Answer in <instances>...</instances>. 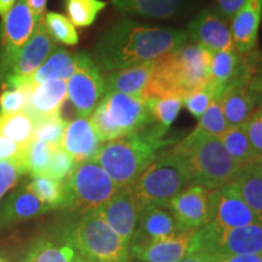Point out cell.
Segmentation results:
<instances>
[{
  "label": "cell",
  "instance_id": "obj_1",
  "mask_svg": "<svg viewBox=\"0 0 262 262\" xmlns=\"http://www.w3.org/2000/svg\"><path fill=\"white\" fill-rule=\"evenodd\" d=\"M187 32L152 27L133 19H123L98 38L95 45V62L101 71L153 61L187 41Z\"/></svg>",
  "mask_w": 262,
  "mask_h": 262
},
{
  "label": "cell",
  "instance_id": "obj_2",
  "mask_svg": "<svg viewBox=\"0 0 262 262\" xmlns=\"http://www.w3.org/2000/svg\"><path fill=\"white\" fill-rule=\"evenodd\" d=\"M212 52L201 45L182 44L155 60L143 98L185 97L210 81Z\"/></svg>",
  "mask_w": 262,
  "mask_h": 262
},
{
  "label": "cell",
  "instance_id": "obj_3",
  "mask_svg": "<svg viewBox=\"0 0 262 262\" xmlns=\"http://www.w3.org/2000/svg\"><path fill=\"white\" fill-rule=\"evenodd\" d=\"M165 135V131L150 124L130 135L108 141L101 146L93 160L118 187H125L159 156L160 149L171 143L170 140L164 139Z\"/></svg>",
  "mask_w": 262,
  "mask_h": 262
},
{
  "label": "cell",
  "instance_id": "obj_4",
  "mask_svg": "<svg viewBox=\"0 0 262 262\" xmlns=\"http://www.w3.org/2000/svg\"><path fill=\"white\" fill-rule=\"evenodd\" d=\"M173 149L187 164L192 185L203 186L209 191L229 185L242 169L225 148L220 136L202 130H193Z\"/></svg>",
  "mask_w": 262,
  "mask_h": 262
},
{
  "label": "cell",
  "instance_id": "obj_5",
  "mask_svg": "<svg viewBox=\"0 0 262 262\" xmlns=\"http://www.w3.org/2000/svg\"><path fill=\"white\" fill-rule=\"evenodd\" d=\"M73 245L89 262H129V244L96 214L71 215L55 234Z\"/></svg>",
  "mask_w": 262,
  "mask_h": 262
},
{
  "label": "cell",
  "instance_id": "obj_6",
  "mask_svg": "<svg viewBox=\"0 0 262 262\" xmlns=\"http://www.w3.org/2000/svg\"><path fill=\"white\" fill-rule=\"evenodd\" d=\"M192 185L187 164L178 150L158 156L130 185L140 211L146 206H168L173 196Z\"/></svg>",
  "mask_w": 262,
  "mask_h": 262
},
{
  "label": "cell",
  "instance_id": "obj_7",
  "mask_svg": "<svg viewBox=\"0 0 262 262\" xmlns=\"http://www.w3.org/2000/svg\"><path fill=\"white\" fill-rule=\"evenodd\" d=\"M97 136L102 142L120 139L153 124L149 98L122 93H106L91 114Z\"/></svg>",
  "mask_w": 262,
  "mask_h": 262
},
{
  "label": "cell",
  "instance_id": "obj_8",
  "mask_svg": "<svg viewBox=\"0 0 262 262\" xmlns=\"http://www.w3.org/2000/svg\"><path fill=\"white\" fill-rule=\"evenodd\" d=\"M62 183L63 202L60 209L71 215L96 211L119 189L94 160L75 164L74 169Z\"/></svg>",
  "mask_w": 262,
  "mask_h": 262
},
{
  "label": "cell",
  "instance_id": "obj_9",
  "mask_svg": "<svg viewBox=\"0 0 262 262\" xmlns=\"http://www.w3.org/2000/svg\"><path fill=\"white\" fill-rule=\"evenodd\" d=\"M203 253L219 258L232 255L262 254V222L220 229L206 224L195 231L187 254Z\"/></svg>",
  "mask_w": 262,
  "mask_h": 262
},
{
  "label": "cell",
  "instance_id": "obj_10",
  "mask_svg": "<svg viewBox=\"0 0 262 262\" xmlns=\"http://www.w3.org/2000/svg\"><path fill=\"white\" fill-rule=\"evenodd\" d=\"M37 24L27 0H17L3 16L0 25V85L4 83L18 52L32 37Z\"/></svg>",
  "mask_w": 262,
  "mask_h": 262
},
{
  "label": "cell",
  "instance_id": "obj_11",
  "mask_svg": "<svg viewBox=\"0 0 262 262\" xmlns=\"http://www.w3.org/2000/svg\"><path fill=\"white\" fill-rule=\"evenodd\" d=\"M104 94V78L96 62L90 55L79 52L75 70L67 80V97L78 117L89 118Z\"/></svg>",
  "mask_w": 262,
  "mask_h": 262
},
{
  "label": "cell",
  "instance_id": "obj_12",
  "mask_svg": "<svg viewBox=\"0 0 262 262\" xmlns=\"http://www.w3.org/2000/svg\"><path fill=\"white\" fill-rule=\"evenodd\" d=\"M55 48L56 45L49 37L44 26V18H41L35 26L32 37L18 52L2 86L5 89H11V88L28 85L29 78L40 67L42 62L47 60Z\"/></svg>",
  "mask_w": 262,
  "mask_h": 262
},
{
  "label": "cell",
  "instance_id": "obj_13",
  "mask_svg": "<svg viewBox=\"0 0 262 262\" xmlns=\"http://www.w3.org/2000/svg\"><path fill=\"white\" fill-rule=\"evenodd\" d=\"M255 222L260 221L231 183L209 192L208 224L220 229H229Z\"/></svg>",
  "mask_w": 262,
  "mask_h": 262
},
{
  "label": "cell",
  "instance_id": "obj_14",
  "mask_svg": "<svg viewBox=\"0 0 262 262\" xmlns=\"http://www.w3.org/2000/svg\"><path fill=\"white\" fill-rule=\"evenodd\" d=\"M96 214L130 245L140 215L139 204L130 185L118 189L110 201L97 209Z\"/></svg>",
  "mask_w": 262,
  "mask_h": 262
},
{
  "label": "cell",
  "instance_id": "obj_15",
  "mask_svg": "<svg viewBox=\"0 0 262 262\" xmlns=\"http://www.w3.org/2000/svg\"><path fill=\"white\" fill-rule=\"evenodd\" d=\"M231 22L226 21L217 10L206 9L189 24L187 37L194 44L201 45L211 52L234 49L232 39Z\"/></svg>",
  "mask_w": 262,
  "mask_h": 262
},
{
  "label": "cell",
  "instance_id": "obj_16",
  "mask_svg": "<svg viewBox=\"0 0 262 262\" xmlns=\"http://www.w3.org/2000/svg\"><path fill=\"white\" fill-rule=\"evenodd\" d=\"M181 233L178 221L168 206H146L140 211L135 233L131 238V247H143L175 237Z\"/></svg>",
  "mask_w": 262,
  "mask_h": 262
},
{
  "label": "cell",
  "instance_id": "obj_17",
  "mask_svg": "<svg viewBox=\"0 0 262 262\" xmlns=\"http://www.w3.org/2000/svg\"><path fill=\"white\" fill-rule=\"evenodd\" d=\"M209 189L199 185H189L169 202L168 208L178 221L181 232L198 229L208 224Z\"/></svg>",
  "mask_w": 262,
  "mask_h": 262
},
{
  "label": "cell",
  "instance_id": "obj_18",
  "mask_svg": "<svg viewBox=\"0 0 262 262\" xmlns=\"http://www.w3.org/2000/svg\"><path fill=\"white\" fill-rule=\"evenodd\" d=\"M102 143L90 120L78 117L67 123L60 146L73 157L75 163H81L93 160Z\"/></svg>",
  "mask_w": 262,
  "mask_h": 262
},
{
  "label": "cell",
  "instance_id": "obj_19",
  "mask_svg": "<svg viewBox=\"0 0 262 262\" xmlns=\"http://www.w3.org/2000/svg\"><path fill=\"white\" fill-rule=\"evenodd\" d=\"M262 17V0H248L231 21L234 49L241 54L256 51L257 35Z\"/></svg>",
  "mask_w": 262,
  "mask_h": 262
},
{
  "label": "cell",
  "instance_id": "obj_20",
  "mask_svg": "<svg viewBox=\"0 0 262 262\" xmlns=\"http://www.w3.org/2000/svg\"><path fill=\"white\" fill-rule=\"evenodd\" d=\"M66 98H67V81H44L33 86L25 112L29 114L34 122L42 118L56 116L60 114Z\"/></svg>",
  "mask_w": 262,
  "mask_h": 262
},
{
  "label": "cell",
  "instance_id": "obj_21",
  "mask_svg": "<svg viewBox=\"0 0 262 262\" xmlns=\"http://www.w3.org/2000/svg\"><path fill=\"white\" fill-rule=\"evenodd\" d=\"M51 208L41 202L26 187L10 194L0 208V229L37 217L50 211Z\"/></svg>",
  "mask_w": 262,
  "mask_h": 262
},
{
  "label": "cell",
  "instance_id": "obj_22",
  "mask_svg": "<svg viewBox=\"0 0 262 262\" xmlns=\"http://www.w3.org/2000/svg\"><path fill=\"white\" fill-rule=\"evenodd\" d=\"M196 229L181 232L175 237L163 239L143 247L129 248L130 256L141 262H178L187 255L192 237Z\"/></svg>",
  "mask_w": 262,
  "mask_h": 262
},
{
  "label": "cell",
  "instance_id": "obj_23",
  "mask_svg": "<svg viewBox=\"0 0 262 262\" xmlns=\"http://www.w3.org/2000/svg\"><path fill=\"white\" fill-rule=\"evenodd\" d=\"M153 67H155V60L108 72L104 78L106 93L116 91V93L143 98V94L152 77Z\"/></svg>",
  "mask_w": 262,
  "mask_h": 262
},
{
  "label": "cell",
  "instance_id": "obj_24",
  "mask_svg": "<svg viewBox=\"0 0 262 262\" xmlns=\"http://www.w3.org/2000/svg\"><path fill=\"white\" fill-rule=\"evenodd\" d=\"M19 262H89L73 245L57 235L33 242Z\"/></svg>",
  "mask_w": 262,
  "mask_h": 262
},
{
  "label": "cell",
  "instance_id": "obj_25",
  "mask_svg": "<svg viewBox=\"0 0 262 262\" xmlns=\"http://www.w3.org/2000/svg\"><path fill=\"white\" fill-rule=\"evenodd\" d=\"M248 85H232L220 97L222 112L228 127L244 125L256 110V103Z\"/></svg>",
  "mask_w": 262,
  "mask_h": 262
},
{
  "label": "cell",
  "instance_id": "obj_26",
  "mask_svg": "<svg viewBox=\"0 0 262 262\" xmlns=\"http://www.w3.org/2000/svg\"><path fill=\"white\" fill-rule=\"evenodd\" d=\"M231 185L262 222V172L258 160L242 166Z\"/></svg>",
  "mask_w": 262,
  "mask_h": 262
},
{
  "label": "cell",
  "instance_id": "obj_27",
  "mask_svg": "<svg viewBox=\"0 0 262 262\" xmlns=\"http://www.w3.org/2000/svg\"><path fill=\"white\" fill-rule=\"evenodd\" d=\"M78 62V54L67 51L66 49L55 48L47 60L28 79V85L34 86L49 80L67 81L73 74Z\"/></svg>",
  "mask_w": 262,
  "mask_h": 262
},
{
  "label": "cell",
  "instance_id": "obj_28",
  "mask_svg": "<svg viewBox=\"0 0 262 262\" xmlns=\"http://www.w3.org/2000/svg\"><path fill=\"white\" fill-rule=\"evenodd\" d=\"M118 11L153 18H171L181 10L182 0H112Z\"/></svg>",
  "mask_w": 262,
  "mask_h": 262
},
{
  "label": "cell",
  "instance_id": "obj_29",
  "mask_svg": "<svg viewBox=\"0 0 262 262\" xmlns=\"http://www.w3.org/2000/svg\"><path fill=\"white\" fill-rule=\"evenodd\" d=\"M34 119L22 112L0 114V136L22 147H27L34 136Z\"/></svg>",
  "mask_w": 262,
  "mask_h": 262
},
{
  "label": "cell",
  "instance_id": "obj_30",
  "mask_svg": "<svg viewBox=\"0 0 262 262\" xmlns=\"http://www.w3.org/2000/svg\"><path fill=\"white\" fill-rule=\"evenodd\" d=\"M220 139L232 158L242 166L258 159L250 145L244 125L228 127Z\"/></svg>",
  "mask_w": 262,
  "mask_h": 262
},
{
  "label": "cell",
  "instance_id": "obj_31",
  "mask_svg": "<svg viewBox=\"0 0 262 262\" xmlns=\"http://www.w3.org/2000/svg\"><path fill=\"white\" fill-rule=\"evenodd\" d=\"M106 5L102 0H66V11L74 26L89 27Z\"/></svg>",
  "mask_w": 262,
  "mask_h": 262
},
{
  "label": "cell",
  "instance_id": "obj_32",
  "mask_svg": "<svg viewBox=\"0 0 262 262\" xmlns=\"http://www.w3.org/2000/svg\"><path fill=\"white\" fill-rule=\"evenodd\" d=\"M54 146L44 141L33 139L26 147L24 157L26 173H29L33 178L45 175Z\"/></svg>",
  "mask_w": 262,
  "mask_h": 262
},
{
  "label": "cell",
  "instance_id": "obj_33",
  "mask_svg": "<svg viewBox=\"0 0 262 262\" xmlns=\"http://www.w3.org/2000/svg\"><path fill=\"white\" fill-rule=\"evenodd\" d=\"M150 111H152L153 124L168 133L170 126L178 118L183 107L182 97L168 96L160 98H149Z\"/></svg>",
  "mask_w": 262,
  "mask_h": 262
},
{
  "label": "cell",
  "instance_id": "obj_34",
  "mask_svg": "<svg viewBox=\"0 0 262 262\" xmlns=\"http://www.w3.org/2000/svg\"><path fill=\"white\" fill-rule=\"evenodd\" d=\"M44 26L49 37L52 41L61 42L64 45H77L79 41L75 26L71 19L57 12H48L44 17Z\"/></svg>",
  "mask_w": 262,
  "mask_h": 262
},
{
  "label": "cell",
  "instance_id": "obj_35",
  "mask_svg": "<svg viewBox=\"0 0 262 262\" xmlns=\"http://www.w3.org/2000/svg\"><path fill=\"white\" fill-rule=\"evenodd\" d=\"M29 191L52 209H60L63 202V183L48 176H35L26 186Z\"/></svg>",
  "mask_w": 262,
  "mask_h": 262
},
{
  "label": "cell",
  "instance_id": "obj_36",
  "mask_svg": "<svg viewBox=\"0 0 262 262\" xmlns=\"http://www.w3.org/2000/svg\"><path fill=\"white\" fill-rule=\"evenodd\" d=\"M66 125L67 122L61 117V114L42 118L35 122L33 139L44 141L50 145H60Z\"/></svg>",
  "mask_w": 262,
  "mask_h": 262
},
{
  "label": "cell",
  "instance_id": "obj_37",
  "mask_svg": "<svg viewBox=\"0 0 262 262\" xmlns=\"http://www.w3.org/2000/svg\"><path fill=\"white\" fill-rule=\"evenodd\" d=\"M195 129L215 136H221L228 129V124L222 112L220 98H214L211 101L203 116L199 118V123Z\"/></svg>",
  "mask_w": 262,
  "mask_h": 262
},
{
  "label": "cell",
  "instance_id": "obj_38",
  "mask_svg": "<svg viewBox=\"0 0 262 262\" xmlns=\"http://www.w3.org/2000/svg\"><path fill=\"white\" fill-rule=\"evenodd\" d=\"M214 98H220L215 86L210 81L202 89L188 94L182 98V104L194 118H201Z\"/></svg>",
  "mask_w": 262,
  "mask_h": 262
},
{
  "label": "cell",
  "instance_id": "obj_39",
  "mask_svg": "<svg viewBox=\"0 0 262 262\" xmlns=\"http://www.w3.org/2000/svg\"><path fill=\"white\" fill-rule=\"evenodd\" d=\"M32 89L33 86L31 85H22L18 88L5 89L0 94V114H10L25 111Z\"/></svg>",
  "mask_w": 262,
  "mask_h": 262
},
{
  "label": "cell",
  "instance_id": "obj_40",
  "mask_svg": "<svg viewBox=\"0 0 262 262\" xmlns=\"http://www.w3.org/2000/svg\"><path fill=\"white\" fill-rule=\"evenodd\" d=\"M75 160L70 153H67L60 145H55L52 148L50 163H49L44 176L57 181H63L75 166Z\"/></svg>",
  "mask_w": 262,
  "mask_h": 262
},
{
  "label": "cell",
  "instance_id": "obj_41",
  "mask_svg": "<svg viewBox=\"0 0 262 262\" xmlns=\"http://www.w3.org/2000/svg\"><path fill=\"white\" fill-rule=\"evenodd\" d=\"M26 175L24 160H0V199Z\"/></svg>",
  "mask_w": 262,
  "mask_h": 262
},
{
  "label": "cell",
  "instance_id": "obj_42",
  "mask_svg": "<svg viewBox=\"0 0 262 262\" xmlns=\"http://www.w3.org/2000/svg\"><path fill=\"white\" fill-rule=\"evenodd\" d=\"M244 126L255 155L262 158V106L254 111Z\"/></svg>",
  "mask_w": 262,
  "mask_h": 262
},
{
  "label": "cell",
  "instance_id": "obj_43",
  "mask_svg": "<svg viewBox=\"0 0 262 262\" xmlns=\"http://www.w3.org/2000/svg\"><path fill=\"white\" fill-rule=\"evenodd\" d=\"M26 147L0 136V160H24Z\"/></svg>",
  "mask_w": 262,
  "mask_h": 262
},
{
  "label": "cell",
  "instance_id": "obj_44",
  "mask_svg": "<svg viewBox=\"0 0 262 262\" xmlns=\"http://www.w3.org/2000/svg\"><path fill=\"white\" fill-rule=\"evenodd\" d=\"M247 2L248 0H216V4H217L219 14L226 21L231 22Z\"/></svg>",
  "mask_w": 262,
  "mask_h": 262
},
{
  "label": "cell",
  "instance_id": "obj_45",
  "mask_svg": "<svg viewBox=\"0 0 262 262\" xmlns=\"http://www.w3.org/2000/svg\"><path fill=\"white\" fill-rule=\"evenodd\" d=\"M248 88L250 90L251 95H253L256 106H262V75H258V77L255 78L253 77V79L250 80Z\"/></svg>",
  "mask_w": 262,
  "mask_h": 262
},
{
  "label": "cell",
  "instance_id": "obj_46",
  "mask_svg": "<svg viewBox=\"0 0 262 262\" xmlns=\"http://www.w3.org/2000/svg\"><path fill=\"white\" fill-rule=\"evenodd\" d=\"M216 262H262V254L232 255V256L219 258Z\"/></svg>",
  "mask_w": 262,
  "mask_h": 262
},
{
  "label": "cell",
  "instance_id": "obj_47",
  "mask_svg": "<svg viewBox=\"0 0 262 262\" xmlns=\"http://www.w3.org/2000/svg\"><path fill=\"white\" fill-rule=\"evenodd\" d=\"M47 3L48 0H27L29 9H31V11L33 12V15H34V17L38 22L41 18H44L42 15H44L45 9H47Z\"/></svg>",
  "mask_w": 262,
  "mask_h": 262
},
{
  "label": "cell",
  "instance_id": "obj_48",
  "mask_svg": "<svg viewBox=\"0 0 262 262\" xmlns=\"http://www.w3.org/2000/svg\"><path fill=\"white\" fill-rule=\"evenodd\" d=\"M178 262H216V258L203 253H192L187 254Z\"/></svg>",
  "mask_w": 262,
  "mask_h": 262
},
{
  "label": "cell",
  "instance_id": "obj_49",
  "mask_svg": "<svg viewBox=\"0 0 262 262\" xmlns=\"http://www.w3.org/2000/svg\"><path fill=\"white\" fill-rule=\"evenodd\" d=\"M17 0H0V15L4 16L16 4Z\"/></svg>",
  "mask_w": 262,
  "mask_h": 262
},
{
  "label": "cell",
  "instance_id": "obj_50",
  "mask_svg": "<svg viewBox=\"0 0 262 262\" xmlns=\"http://www.w3.org/2000/svg\"><path fill=\"white\" fill-rule=\"evenodd\" d=\"M258 165H260V169H261V172H262V158H258Z\"/></svg>",
  "mask_w": 262,
  "mask_h": 262
},
{
  "label": "cell",
  "instance_id": "obj_51",
  "mask_svg": "<svg viewBox=\"0 0 262 262\" xmlns=\"http://www.w3.org/2000/svg\"><path fill=\"white\" fill-rule=\"evenodd\" d=\"M0 262H6V260H5V258H2V257H0Z\"/></svg>",
  "mask_w": 262,
  "mask_h": 262
}]
</instances>
